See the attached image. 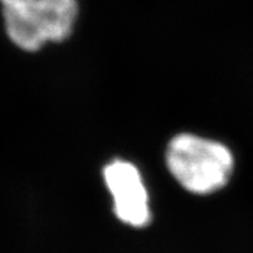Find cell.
I'll use <instances>...</instances> for the list:
<instances>
[{"instance_id": "cell-1", "label": "cell", "mask_w": 253, "mask_h": 253, "mask_svg": "<svg viewBox=\"0 0 253 253\" xmlns=\"http://www.w3.org/2000/svg\"><path fill=\"white\" fill-rule=\"evenodd\" d=\"M166 159L181 186L200 195L222 189L234 168L233 154L225 145L190 133L170 140Z\"/></svg>"}, {"instance_id": "cell-2", "label": "cell", "mask_w": 253, "mask_h": 253, "mask_svg": "<svg viewBox=\"0 0 253 253\" xmlns=\"http://www.w3.org/2000/svg\"><path fill=\"white\" fill-rule=\"evenodd\" d=\"M103 180L113 195L114 212L122 222L133 227H143L150 222L146 186L133 164L114 160L105 167Z\"/></svg>"}, {"instance_id": "cell-3", "label": "cell", "mask_w": 253, "mask_h": 253, "mask_svg": "<svg viewBox=\"0 0 253 253\" xmlns=\"http://www.w3.org/2000/svg\"><path fill=\"white\" fill-rule=\"evenodd\" d=\"M0 4L5 31L14 45L35 52L47 43L42 30L39 0H0Z\"/></svg>"}, {"instance_id": "cell-4", "label": "cell", "mask_w": 253, "mask_h": 253, "mask_svg": "<svg viewBox=\"0 0 253 253\" xmlns=\"http://www.w3.org/2000/svg\"><path fill=\"white\" fill-rule=\"evenodd\" d=\"M42 30L47 42H62L73 31L77 0H39Z\"/></svg>"}]
</instances>
